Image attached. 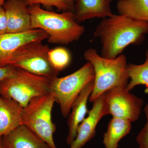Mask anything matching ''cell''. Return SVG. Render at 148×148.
<instances>
[{
  "instance_id": "cell-1",
  "label": "cell",
  "mask_w": 148,
  "mask_h": 148,
  "mask_svg": "<svg viewBox=\"0 0 148 148\" xmlns=\"http://www.w3.org/2000/svg\"><path fill=\"white\" fill-rule=\"evenodd\" d=\"M148 33V23L121 14H113L103 18L94 32L101 41V56L113 59L121 54L130 45L142 42Z\"/></svg>"
},
{
  "instance_id": "cell-2",
  "label": "cell",
  "mask_w": 148,
  "mask_h": 148,
  "mask_svg": "<svg viewBox=\"0 0 148 148\" xmlns=\"http://www.w3.org/2000/svg\"><path fill=\"white\" fill-rule=\"evenodd\" d=\"M32 29L43 30L48 35V42L67 45L80 38L85 32L74 12L57 13L43 9L39 5L29 6Z\"/></svg>"
},
{
  "instance_id": "cell-3",
  "label": "cell",
  "mask_w": 148,
  "mask_h": 148,
  "mask_svg": "<svg viewBox=\"0 0 148 148\" xmlns=\"http://www.w3.org/2000/svg\"><path fill=\"white\" fill-rule=\"evenodd\" d=\"M85 59L92 65L95 73L93 90L89 101L92 103L113 88L127 86L128 83L127 58L124 54L109 59L102 57L97 50L89 48L84 52Z\"/></svg>"
},
{
  "instance_id": "cell-4",
  "label": "cell",
  "mask_w": 148,
  "mask_h": 148,
  "mask_svg": "<svg viewBox=\"0 0 148 148\" xmlns=\"http://www.w3.org/2000/svg\"><path fill=\"white\" fill-rule=\"evenodd\" d=\"M51 80L16 68L14 76L2 82L1 96L25 108L33 98L49 94Z\"/></svg>"
},
{
  "instance_id": "cell-5",
  "label": "cell",
  "mask_w": 148,
  "mask_h": 148,
  "mask_svg": "<svg viewBox=\"0 0 148 148\" xmlns=\"http://www.w3.org/2000/svg\"><path fill=\"white\" fill-rule=\"evenodd\" d=\"M55 102L50 93L33 98L24 108L22 117V125L32 130L51 148H57L53 138L56 126L51 119Z\"/></svg>"
},
{
  "instance_id": "cell-6",
  "label": "cell",
  "mask_w": 148,
  "mask_h": 148,
  "mask_svg": "<svg viewBox=\"0 0 148 148\" xmlns=\"http://www.w3.org/2000/svg\"><path fill=\"white\" fill-rule=\"evenodd\" d=\"M94 79L93 67L87 62L73 73L51 80L49 93L59 104L64 118L69 116L72 105L84 88Z\"/></svg>"
},
{
  "instance_id": "cell-7",
  "label": "cell",
  "mask_w": 148,
  "mask_h": 148,
  "mask_svg": "<svg viewBox=\"0 0 148 148\" xmlns=\"http://www.w3.org/2000/svg\"><path fill=\"white\" fill-rule=\"evenodd\" d=\"M42 42H34L22 46L14 53L8 66L51 79L58 77L59 73L54 69L49 59L50 48Z\"/></svg>"
},
{
  "instance_id": "cell-8",
  "label": "cell",
  "mask_w": 148,
  "mask_h": 148,
  "mask_svg": "<svg viewBox=\"0 0 148 148\" xmlns=\"http://www.w3.org/2000/svg\"><path fill=\"white\" fill-rule=\"evenodd\" d=\"M108 114L135 122L139 118L144 101L130 92L127 86L113 88L104 93Z\"/></svg>"
},
{
  "instance_id": "cell-9",
  "label": "cell",
  "mask_w": 148,
  "mask_h": 148,
  "mask_svg": "<svg viewBox=\"0 0 148 148\" xmlns=\"http://www.w3.org/2000/svg\"><path fill=\"white\" fill-rule=\"evenodd\" d=\"M48 38V35L40 29L0 35V68L8 66L14 53L22 46L34 42H42Z\"/></svg>"
},
{
  "instance_id": "cell-10",
  "label": "cell",
  "mask_w": 148,
  "mask_h": 148,
  "mask_svg": "<svg viewBox=\"0 0 148 148\" xmlns=\"http://www.w3.org/2000/svg\"><path fill=\"white\" fill-rule=\"evenodd\" d=\"M92 103V108L80 124L76 137L70 148H82L95 136L96 126L101 119L108 114L104 93Z\"/></svg>"
},
{
  "instance_id": "cell-11",
  "label": "cell",
  "mask_w": 148,
  "mask_h": 148,
  "mask_svg": "<svg viewBox=\"0 0 148 148\" xmlns=\"http://www.w3.org/2000/svg\"><path fill=\"white\" fill-rule=\"evenodd\" d=\"M3 7L8 20V33H20L32 30L29 6L22 0H7Z\"/></svg>"
},
{
  "instance_id": "cell-12",
  "label": "cell",
  "mask_w": 148,
  "mask_h": 148,
  "mask_svg": "<svg viewBox=\"0 0 148 148\" xmlns=\"http://www.w3.org/2000/svg\"><path fill=\"white\" fill-rule=\"evenodd\" d=\"M94 80L88 83L72 105L71 112L69 115L68 125L69 132L66 138V143L70 146L76 137L80 124L85 118L88 113L87 104L93 90Z\"/></svg>"
},
{
  "instance_id": "cell-13",
  "label": "cell",
  "mask_w": 148,
  "mask_h": 148,
  "mask_svg": "<svg viewBox=\"0 0 148 148\" xmlns=\"http://www.w3.org/2000/svg\"><path fill=\"white\" fill-rule=\"evenodd\" d=\"M5 148H51L47 143L24 125L2 137Z\"/></svg>"
},
{
  "instance_id": "cell-14",
  "label": "cell",
  "mask_w": 148,
  "mask_h": 148,
  "mask_svg": "<svg viewBox=\"0 0 148 148\" xmlns=\"http://www.w3.org/2000/svg\"><path fill=\"white\" fill-rule=\"evenodd\" d=\"M23 110L16 101L0 96V138L22 125Z\"/></svg>"
},
{
  "instance_id": "cell-15",
  "label": "cell",
  "mask_w": 148,
  "mask_h": 148,
  "mask_svg": "<svg viewBox=\"0 0 148 148\" xmlns=\"http://www.w3.org/2000/svg\"><path fill=\"white\" fill-rule=\"evenodd\" d=\"M112 0H76L74 13L78 22L110 17L114 14L111 8Z\"/></svg>"
},
{
  "instance_id": "cell-16",
  "label": "cell",
  "mask_w": 148,
  "mask_h": 148,
  "mask_svg": "<svg viewBox=\"0 0 148 148\" xmlns=\"http://www.w3.org/2000/svg\"><path fill=\"white\" fill-rule=\"evenodd\" d=\"M132 127L128 120L112 117L103 135V143L106 148H117L120 140L129 134Z\"/></svg>"
},
{
  "instance_id": "cell-17",
  "label": "cell",
  "mask_w": 148,
  "mask_h": 148,
  "mask_svg": "<svg viewBox=\"0 0 148 148\" xmlns=\"http://www.w3.org/2000/svg\"><path fill=\"white\" fill-rule=\"evenodd\" d=\"M116 8L118 14L148 23V0L118 1Z\"/></svg>"
},
{
  "instance_id": "cell-18",
  "label": "cell",
  "mask_w": 148,
  "mask_h": 148,
  "mask_svg": "<svg viewBox=\"0 0 148 148\" xmlns=\"http://www.w3.org/2000/svg\"><path fill=\"white\" fill-rule=\"evenodd\" d=\"M146 57L145 61L143 64H127V73L130 81L127 88L130 91L140 85L145 86L148 91V50L146 52Z\"/></svg>"
},
{
  "instance_id": "cell-19",
  "label": "cell",
  "mask_w": 148,
  "mask_h": 148,
  "mask_svg": "<svg viewBox=\"0 0 148 148\" xmlns=\"http://www.w3.org/2000/svg\"><path fill=\"white\" fill-rule=\"evenodd\" d=\"M48 57L51 65L59 73L69 66L71 60L69 51L63 47L50 49L49 51Z\"/></svg>"
},
{
  "instance_id": "cell-20",
  "label": "cell",
  "mask_w": 148,
  "mask_h": 148,
  "mask_svg": "<svg viewBox=\"0 0 148 148\" xmlns=\"http://www.w3.org/2000/svg\"><path fill=\"white\" fill-rule=\"evenodd\" d=\"M28 6L39 5L62 12H74L76 0H22Z\"/></svg>"
},
{
  "instance_id": "cell-21",
  "label": "cell",
  "mask_w": 148,
  "mask_h": 148,
  "mask_svg": "<svg viewBox=\"0 0 148 148\" xmlns=\"http://www.w3.org/2000/svg\"><path fill=\"white\" fill-rule=\"evenodd\" d=\"M145 114L147 121L145 126L139 132L136 141L139 146V148H148V105H146L145 109Z\"/></svg>"
},
{
  "instance_id": "cell-22",
  "label": "cell",
  "mask_w": 148,
  "mask_h": 148,
  "mask_svg": "<svg viewBox=\"0 0 148 148\" xmlns=\"http://www.w3.org/2000/svg\"><path fill=\"white\" fill-rule=\"evenodd\" d=\"M16 68L8 66L0 68V82L12 77L16 74Z\"/></svg>"
},
{
  "instance_id": "cell-23",
  "label": "cell",
  "mask_w": 148,
  "mask_h": 148,
  "mask_svg": "<svg viewBox=\"0 0 148 148\" xmlns=\"http://www.w3.org/2000/svg\"><path fill=\"white\" fill-rule=\"evenodd\" d=\"M8 33V20L5 10L0 6V35Z\"/></svg>"
},
{
  "instance_id": "cell-24",
  "label": "cell",
  "mask_w": 148,
  "mask_h": 148,
  "mask_svg": "<svg viewBox=\"0 0 148 148\" xmlns=\"http://www.w3.org/2000/svg\"><path fill=\"white\" fill-rule=\"evenodd\" d=\"M7 0H0V6H3Z\"/></svg>"
},
{
  "instance_id": "cell-25",
  "label": "cell",
  "mask_w": 148,
  "mask_h": 148,
  "mask_svg": "<svg viewBox=\"0 0 148 148\" xmlns=\"http://www.w3.org/2000/svg\"><path fill=\"white\" fill-rule=\"evenodd\" d=\"M0 148H5L3 146L2 141V137L0 138Z\"/></svg>"
},
{
  "instance_id": "cell-26",
  "label": "cell",
  "mask_w": 148,
  "mask_h": 148,
  "mask_svg": "<svg viewBox=\"0 0 148 148\" xmlns=\"http://www.w3.org/2000/svg\"><path fill=\"white\" fill-rule=\"evenodd\" d=\"M1 94V82H0V96Z\"/></svg>"
},
{
  "instance_id": "cell-27",
  "label": "cell",
  "mask_w": 148,
  "mask_h": 148,
  "mask_svg": "<svg viewBox=\"0 0 148 148\" xmlns=\"http://www.w3.org/2000/svg\"><path fill=\"white\" fill-rule=\"evenodd\" d=\"M124 1V0H118V1Z\"/></svg>"
}]
</instances>
